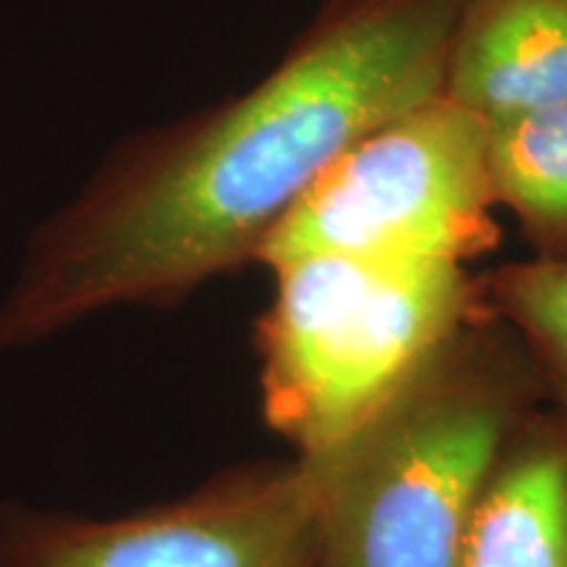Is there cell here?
<instances>
[{"label": "cell", "mask_w": 567, "mask_h": 567, "mask_svg": "<svg viewBox=\"0 0 567 567\" xmlns=\"http://www.w3.org/2000/svg\"><path fill=\"white\" fill-rule=\"evenodd\" d=\"M442 95L484 122L567 101V0H463Z\"/></svg>", "instance_id": "obj_6"}, {"label": "cell", "mask_w": 567, "mask_h": 567, "mask_svg": "<svg viewBox=\"0 0 567 567\" xmlns=\"http://www.w3.org/2000/svg\"><path fill=\"white\" fill-rule=\"evenodd\" d=\"M499 237L486 122L439 92L339 153L281 218L258 266L302 255L471 266Z\"/></svg>", "instance_id": "obj_4"}, {"label": "cell", "mask_w": 567, "mask_h": 567, "mask_svg": "<svg viewBox=\"0 0 567 567\" xmlns=\"http://www.w3.org/2000/svg\"><path fill=\"white\" fill-rule=\"evenodd\" d=\"M455 567H567V413L551 402L507 439Z\"/></svg>", "instance_id": "obj_7"}, {"label": "cell", "mask_w": 567, "mask_h": 567, "mask_svg": "<svg viewBox=\"0 0 567 567\" xmlns=\"http://www.w3.org/2000/svg\"><path fill=\"white\" fill-rule=\"evenodd\" d=\"M268 271L274 297L255 321L260 405L297 457L334 446L488 310L484 276L444 260L302 255Z\"/></svg>", "instance_id": "obj_3"}, {"label": "cell", "mask_w": 567, "mask_h": 567, "mask_svg": "<svg viewBox=\"0 0 567 567\" xmlns=\"http://www.w3.org/2000/svg\"><path fill=\"white\" fill-rule=\"evenodd\" d=\"M547 402L526 347L492 308L444 339L316 457V567H455L488 473Z\"/></svg>", "instance_id": "obj_2"}, {"label": "cell", "mask_w": 567, "mask_h": 567, "mask_svg": "<svg viewBox=\"0 0 567 567\" xmlns=\"http://www.w3.org/2000/svg\"><path fill=\"white\" fill-rule=\"evenodd\" d=\"M460 6L323 0L250 87L113 142L27 234L0 295V354L118 308H174L258 266L339 153L442 92Z\"/></svg>", "instance_id": "obj_1"}, {"label": "cell", "mask_w": 567, "mask_h": 567, "mask_svg": "<svg viewBox=\"0 0 567 567\" xmlns=\"http://www.w3.org/2000/svg\"><path fill=\"white\" fill-rule=\"evenodd\" d=\"M481 276L488 308L526 347L547 402L567 413V258L530 255Z\"/></svg>", "instance_id": "obj_9"}, {"label": "cell", "mask_w": 567, "mask_h": 567, "mask_svg": "<svg viewBox=\"0 0 567 567\" xmlns=\"http://www.w3.org/2000/svg\"><path fill=\"white\" fill-rule=\"evenodd\" d=\"M486 158L496 210L534 258H567V101L486 122Z\"/></svg>", "instance_id": "obj_8"}, {"label": "cell", "mask_w": 567, "mask_h": 567, "mask_svg": "<svg viewBox=\"0 0 567 567\" xmlns=\"http://www.w3.org/2000/svg\"><path fill=\"white\" fill-rule=\"evenodd\" d=\"M0 567H316L313 467L234 465L118 515L3 499Z\"/></svg>", "instance_id": "obj_5"}]
</instances>
